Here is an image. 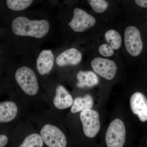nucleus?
<instances>
[{"instance_id": "1", "label": "nucleus", "mask_w": 147, "mask_h": 147, "mask_svg": "<svg viewBox=\"0 0 147 147\" xmlns=\"http://www.w3.org/2000/svg\"><path fill=\"white\" fill-rule=\"evenodd\" d=\"M12 29L16 35L40 38L49 32L50 24L45 20L32 21L26 17L19 16L12 21Z\"/></svg>"}, {"instance_id": "2", "label": "nucleus", "mask_w": 147, "mask_h": 147, "mask_svg": "<svg viewBox=\"0 0 147 147\" xmlns=\"http://www.w3.org/2000/svg\"><path fill=\"white\" fill-rule=\"evenodd\" d=\"M15 79L23 91L27 94L34 96L39 90L36 75L28 67H22L15 73Z\"/></svg>"}, {"instance_id": "3", "label": "nucleus", "mask_w": 147, "mask_h": 147, "mask_svg": "<svg viewBox=\"0 0 147 147\" xmlns=\"http://www.w3.org/2000/svg\"><path fill=\"white\" fill-rule=\"evenodd\" d=\"M126 131L124 123L119 119L114 120L108 127L105 141L108 147H123L125 143Z\"/></svg>"}, {"instance_id": "4", "label": "nucleus", "mask_w": 147, "mask_h": 147, "mask_svg": "<svg viewBox=\"0 0 147 147\" xmlns=\"http://www.w3.org/2000/svg\"><path fill=\"white\" fill-rule=\"evenodd\" d=\"M40 135L43 142L49 147H66L65 136L59 128L53 125L47 124L42 127Z\"/></svg>"}, {"instance_id": "5", "label": "nucleus", "mask_w": 147, "mask_h": 147, "mask_svg": "<svg viewBox=\"0 0 147 147\" xmlns=\"http://www.w3.org/2000/svg\"><path fill=\"white\" fill-rule=\"evenodd\" d=\"M84 134L87 137H95L100 128L99 115L97 111L91 109L83 110L80 115Z\"/></svg>"}, {"instance_id": "6", "label": "nucleus", "mask_w": 147, "mask_h": 147, "mask_svg": "<svg viewBox=\"0 0 147 147\" xmlns=\"http://www.w3.org/2000/svg\"><path fill=\"white\" fill-rule=\"evenodd\" d=\"M124 42L127 53L132 57H137L142 53L143 48L141 34L136 27L130 26L124 32Z\"/></svg>"}, {"instance_id": "7", "label": "nucleus", "mask_w": 147, "mask_h": 147, "mask_svg": "<svg viewBox=\"0 0 147 147\" xmlns=\"http://www.w3.org/2000/svg\"><path fill=\"white\" fill-rule=\"evenodd\" d=\"M96 20L92 15L82 9L75 8L72 19L68 25L75 32H83L93 26Z\"/></svg>"}, {"instance_id": "8", "label": "nucleus", "mask_w": 147, "mask_h": 147, "mask_svg": "<svg viewBox=\"0 0 147 147\" xmlns=\"http://www.w3.org/2000/svg\"><path fill=\"white\" fill-rule=\"evenodd\" d=\"M91 65L95 72L106 80H112L117 70L115 63L108 59L95 58L92 61Z\"/></svg>"}, {"instance_id": "9", "label": "nucleus", "mask_w": 147, "mask_h": 147, "mask_svg": "<svg viewBox=\"0 0 147 147\" xmlns=\"http://www.w3.org/2000/svg\"><path fill=\"white\" fill-rule=\"evenodd\" d=\"M132 113L137 115L143 122L147 121V98L140 92H136L131 96L129 101Z\"/></svg>"}, {"instance_id": "10", "label": "nucleus", "mask_w": 147, "mask_h": 147, "mask_svg": "<svg viewBox=\"0 0 147 147\" xmlns=\"http://www.w3.org/2000/svg\"><path fill=\"white\" fill-rule=\"evenodd\" d=\"M82 58V54L79 50L71 48L58 55L56 58V62L58 66L60 67L76 65L81 62Z\"/></svg>"}, {"instance_id": "11", "label": "nucleus", "mask_w": 147, "mask_h": 147, "mask_svg": "<svg viewBox=\"0 0 147 147\" xmlns=\"http://www.w3.org/2000/svg\"><path fill=\"white\" fill-rule=\"evenodd\" d=\"M54 55L50 50H43L40 53L36 61V68L40 75L48 74L54 65Z\"/></svg>"}, {"instance_id": "12", "label": "nucleus", "mask_w": 147, "mask_h": 147, "mask_svg": "<svg viewBox=\"0 0 147 147\" xmlns=\"http://www.w3.org/2000/svg\"><path fill=\"white\" fill-rule=\"evenodd\" d=\"M73 102V98L71 95L65 88L62 85L58 86L53 100L55 107L60 110H63L70 107Z\"/></svg>"}, {"instance_id": "13", "label": "nucleus", "mask_w": 147, "mask_h": 147, "mask_svg": "<svg viewBox=\"0 0 147 147\" xmlns=\"http://www.w3.org/2000/svg\"><path fill=\"white\" fill-rule=\"evenodd\" d=\"M17 105L11 101L0 102V122L11 121L16 117L18 113Z\"/></svg>"}, {"instance_id": "14", "label": "nucleus", "mask_w": 147, "mask_h": 147, "mask_svg": "<svg viewBox=\"0 0 147 147\" xmlns=\"http://www.w3.org/2000/svg\"><path fill=\"white\" fill-rule=\"evenodd\" d=\"M76 78L78 81L77 87L80 88L93 87L98 82L96 75L91 71H80L76 75Z\"/></svg>"}, {"instance_id": "15", "label": "nucleus", "mask_w": 147, "mask_h": 147, "mask_svg": "<svg viewBox=\"0 0 147 147\" xmlns=\"http://www.w3.org/2000/svg\"><path fill=\"white\" fill-rule=\"evenodd\" d=\"M92 98L90 95H86L84 97L76 98L73 101L71 109L72 113L82 112L83 110L91 109L93 106Z\"/></svg>"}, {"instance_id": "16", "label": "nucleus", "mask_w": 147, "mask_h": 147, "mask_svg": "<svg viewBox=\"0 0 147 147\" xmlns=\"http://www.w3.org/2000/svg\"><path fill=\"white\" fill-rule=\"evenodd\" d=\"M105 39L113 49L117 50L122 45V38L118 32L115 30H111L105 33Z\"/></svg>"}, {"instance_id": "17", "label": "nucleus", "mask_w": 147, "mask_h": 147, "mask_svg": "<svg viewBox=\"0 0 147 147\" xmlns=\"http://www.w3.org/2000/svg\"><path fill=\"white\" fill-rule=\"evenodd\" d=\"M43 141L39 134L33 133L27 136L19 147H42Z\"/></svg>"}, {"instance_id": "18", "label": "nucleus", "mask_w": 147, "mask_h": 147, "mask_svg": "<svg viewBox=\"0 0 147 147\" xmlns=\"http://www.w3.org/2000/svg\"><path fill=\"white\" fill-rule=\"evenodd\" d=\"M33 1L32 0H7L6 3L11 10L22 11L30 6Z\"/></svg>"}, {"instance_id": "19", "label": "nucleus", "mask_w": 147, "mask_h": 147, "mask_svg": "<svg viewBox=\"0 0 147 147\" xmlns=\"http://www.w3.org/2000/svg\"><path fill=\"white\" fill-rule=\"evenodd\" d=\"M88 1L91 7L96 13H103L109 5L108 2L104 0H89Z\"/></svg>"}, {"instance_id": "20", "label": "nucleus", "mask_w": 147, "mask_h": 147, "mask_svg": "<svg viewBox=\"0 0 147 147\" xmlns=\"http://www.w3.org/2000/svg\"><path fill=\"white\" fill-rule=\"evenodd\" d=\"M100 55L105 57H110L114 53V49L108 44H103L98 48Z\"/></svg>"}, {"instance_id": "21", "label": "nucleus", "mask_w": 147, "mask_h": 147, "mask_svg": "<svg viewBox=\"0 0 147 147\" xmlns=\"http://www.w3.org/2000/svg\"><path fill=\"white\" fill-rule=\"evenodd\" d=\"M8 142V138L5 135H0V147H4Z\"/></svg>"}, {"instance_id": "22", "label": "nucleus", "mask_w": 147, "mask_h": 147, "mask_svg": "<svg viewBox=\"0 0 147 147\" xmlns=\"http://www.w3.org/2000/svg\"><path fill=\"white\" fill-rule=\"evenodd\" d=\"M137 5L144 8H147V0H135Z\"/></svg>"}]
</instances>
